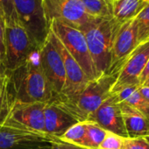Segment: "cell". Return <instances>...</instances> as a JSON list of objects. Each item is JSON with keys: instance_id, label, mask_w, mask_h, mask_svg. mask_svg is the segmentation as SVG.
Wrapping results in <instances>:
<instances>
[{"instance_id": "34", "label": "cell", "mask_w": 149, "mask_h": 149, "mask_svg": "<svg viewBox=\"0 0 149 149\" xmlns=\"http://www.w3.org/2000/svg\"><path fill=\"white\" fill-rule=\"evenodd\" d=\"M146 3H149V0H146Z\"/></svg>"}, {"instance_id": "21", "label": "cell", "mask_w": 149, "mask_h": 149, "mask_svg": "<svg viewBox=\"0 0 149 149\" xmlns=\"http://www.w3.org/2000/svg\"><path fill=\"white\" fill-rule=\"evenodd\" d=\"M107 132L91 121H86V132L81 146L88 149H98Z\"/></svg>"}, {"instance_id": "27", "label": "cell", "mask_w": 149, "mask_h": 149, "mask_svg": "<svg viewBox=\"0 0 149 149\" xmlns=\"http://www.w3.org/2000/svg\"><path fill=\"white\" fill-rule=\"evenodd\" d=\"M0 68L6 69V41H5V21L0 19Z\"/></svg>"}, {"instance_id": "1", "label": "cell", "mask_w": 149, "mask_h": 149, "mask_svg": "<svg viewBox=\"0 0 149 149\" xmlns=\"http://www.w3.org/2000/svg\"><path fill=\"white\" fill-rule=\"evenodd\" d=\"M117 74H104L91 80L79 92L59 96L51 102L77 122L89 121L91 115L111 96Z\"/></svg>"}, {"instance_id": "10", "label": "cell", "mask_w": 149, "mask_h": 149, "mask_svg": "<svg viewBox=\"0 0 149 149\" xmlns=\"http://www.w3.org/2000/svg\"><path fill=\"white\" fill-rule=\"evenodd\" d=\"M149 59V40L141 42L122 63L111 89L114 93L123 87L139 85V79Z\"/></svg>"}, {"instance_id": "23", "label": "cell", "mask_w": 149, "mask_h": 149, "mask_svg": "<svg viewBox=\"0 0 149 149\" xmlns=\"http://www.w3.org/2000/svg\"><path fill=\"white\" fill-rule=\"evenodd\" d=\"M137 22L138 41L140 44L149 40V3L135 18Z\"/></svg>"}, {"instance_id": "8", "label": "cell", "mask_w": 149, "mask_h": 149, "mask_svg": "<svg viewBox=\"0 0 149 149\" xmlns=\"http://www.w3.org/2000/svg\"><path fill=\"white\" fill-rule=\"evenodd\" d=\"M46 104H14L3 126L49 137L45 132L44 125V108Z\"/></svg>"}, {"instance_id": "14", "label": "cell", "mask_w": 149, "mask_h": 149, "mask_svg": "<svg viewBox=\"0 0 149 149\" xmlns=\"http://www.w3.org/2000/svg\"><path fill=\"white\" fill-rule=\"evenodd\" d=\"M89 121L96 123L106 132L115 133L125 139L128 138L119 102L114 94H111L91 115Z\"/></svg>"}, {"instance_id": "7", "label": "cell", "mask_w": 149, "mask_h": 149, "mask_svg": "<svg viewBox=\"0 0 149 149\" xmlns=\"http://www.w3.org/2000/svg\"><path fill=\"white\" fill-rule=\"evenodd\" d=\"M6 69L11 72L20 66L37 48L21 24L5 25Z\"/></svg>"}, {"instance_id": "36", "label": "cell", "mask_w": 149, "mask_h": 149, "mask_svg": "<svg viewBox=\"0 0 149 149\" xmlns=\"http://www.w3.org/2000/svg\"><path fill=\"white\" fill-rule=\"evenodd\" d=\"M111 2H113V0H111Z\"/></svg>"}, {"instance_id": "30", "label": "cell", "mask_w": 149, "mask_h": 149, "mask_svg": "<svg viewBox=\"0 0 149 149\" xmlns=\"http://www.w3.org/2000/svg\"><path fill=\"white\" fill-rule=\"evenodd\" d=\"M138 90L140 93V95L149 102V87L144 86V85H139L138 87Z\"/></svg>"}, {"instance_id": "6", "label": "cell", "mask_w": 149, "mask_h": 149, "mask_svg": "<svg viewBox=\"0 0 149 149\" xmlns=\"http://www.w3.org/2000/svg\"><path fill=\"white\" fill-rule=\"evenodd\" d=\"M13 3L19 23L34 46L40 48L49 32L43 15L42 0H13Z\"/></svg>"}, {"instance_id": "11", "label": "cell", "mask_w": 149, "mask_h": 149, "mask_svg": "<svg viewBox=\"0 0 149 149\" xmlns=\"http://www.w3.org/2000/svg\"><path fill=\"white\" fill-rule=\"evenodd\" d=\"M139 44L136 19L122 22L114 37L111 66L107 74H117L124 61Z\"/></svg>"}, {"instance_id": "31", "label": "cell", "mask_w": 149, "mask_h": 149, "mask_svg": "<svg viewBox=\"0 0 149 149\" xmlns=\"http://www.w3.org/2000/svg\"><path fill=\"white\" fill-rule=\"evenodd\" d=\"M141 85H144V86H147V87H149V76L146 78V80L144 81V83H143Z\"/></svg>"}, {"instance_id": "3", "label": "cell", "mask_w": 149, "mask_h": 149, "mask_svg": "<svg viewBox=\"0 0 149 149\" xmlns=\"http://www.w3.org/2000/svg\"><path fill=\"white\" fill-rule=\"evenodd\" d=\"M121 23L114 18H97L81 29L86 39L97 77L107 74L110 68L113 40Z\"/></svg>"}, {"instance_id": "19", "label": "cell", "mask_w": 149, "mask_h": 149, "mask_svg": "<svg viewBox=\"0 0 149 149\" xmlns=\"http://www.w3.org/2000/svg\"><path fill=\"white\" fill-rule=\"evenodd\" d=\"M146 0H115L113 1V18L125 22L135 19L146 6Z\"/></svg>"}, {"instance_id": "37", "label": "cell", "mask_w": 149, "mask_h": 149, "mask_svg": "<svg viewBox=\"0 0 149 149\" xmlns=\"http://www.w3.org/2000/svg\"><path fill=\"white\" fill-rule=\"evenodd\" d=\"M113 1H115V0H113Z\"/></svg>"}, {"instance_id": "9", "label": "cell", "mask_w": 149, "mask_h": 149, "mask_svg": "<svg viewBox=\"0 0 149 149\" xmlns=\"http://www.w3.org/2000/svg\"><path fill=\"white\" fill-rule=\"evenodd\" d=\"M39 56L42 71L54 99L63 91L66 83V74L62 59L48 36L39 48Z\"/></svg>"}, {"instance_id": "16", "label": "cell", "mask_w": 149, "mask_h": 149, "mask_svg": "<svg viewBox=\"0 0 149 149\" xmlns=\"http://www.w3.org/2000/svg\"><path fill=\"white\" fill-rule=\"evenodd\" d=\"M125 131L129 139L143 138L149 133V118L129 104L119 103Z\"/></svg>"}, {"instance_id": "26", "label": "cell", "mask_w": 149, "mask_h": 149, "mask_svg": "<svg viewBox=\"0 0 149 149\" xmlns=\"http://www.w3.org/2000/svg\"><path fill=\"white\" fill-rule=\"evenodd\" d=\"M123 149H149V142L143 138L125 139Z\"/></svg>"}, {"instance_id": "28", "label": "cell", "mask_w": 149, "mask_h": 149, "mask_svg": "<svg viewBox=\"0 0 149 149\" xmlns=\"http://www.w3.org/2000/svg\"><path fill=\"white\" fill-rule=\"evenodd\" d=\"M50 149H88V148H85L84 146H77V145L63 142V141L57 139L51 143Z\"/></svg>"}, {"instance_id": "12", "label": "cell", "mask_w": 149, "mask_h": 149, "mask_svg": "<svg viewBox=\"0 0 149 149\" xmlns=\"http://www.w3.org/2000/svg\"><path fill=\"white\" fill-rule=\"evenodd\" d=\"M47 36L56 50L59 52L65 68L66 83L63 91L60 96H68L79 92L87 85L91 80L87 77L77 61L72 57V55L68 52L61 40L51 30H49Z\"/></svg>"}, {"instance_id": "29", "label": "cell", "mask_w": 149, "mask_h": 149, "mask_svg": "<svg viewBox=\"0 0 149 149\" xmlns=\"http://www.w3.org/2000/svg\"><path fill=\"white\" fill-rule=\"evenodd\" d=\"M148 76H149V59H148V61H147V63H146V67H145V68H144V70H143V72L141 74L139 79V85H141L144 83V81L146 80V78Z\"/></svg>"}, {"instance_id": "25", "label": "cell", "mask_w": 149, "mask_h": 149, "mask_svg": "<svg viewBox=\"0 0 149 149\" xmlns=\"http://www.w3.org/2000/svg\"><path fill=\"white\" fill-rule=\"evenodd\" d=\"M125 139L115 133L107 132L105 138L99 146L98 149H123Z\"/></svg>"}, {"instance_id": "4", "label": "cell", "mask_w": 149, "mask_h": 149, "mask_svg": "<svg viewBox=\"0 0 149 149\" xmlns=\"http://www.w3.org/2000/svg\"><path fill=\"white\" fill-rule=\"evenodd\" d=\"M48 27L61 40L72 57L77 61L87 77L90 80L97 78L94 64L84 33L79 29L56 20L51 21Z\"/></svg>"}, {"instance_id": "18", "label": "cell", "mask_w": 149, "mask_h": 149, "mask_svg": "<svg viewBox=\"0 0 149 149\" xmlns=\"http://www.w3.org/2000/svg\"><path fill=\"white\" fill-rule=\"evenodd\" d=\"M15 104L10 73L0 74V127L3 126Z\"/></svg>"}, {"instance_id": "17", "label": "cell", "mask_w": 149, "mask_h": 149, "mask_svg": "<svg viewBox=\"0 0 149 149\" xmlns=\"http://www.w3.org/2000/svg\"><path fill=\"white\" fill-rule=\"evenodd\" d=\"M139 86V85L125 86L111 94H114L117 97L119 103L124 102L129 104L145 117L149 118V102L140 95L138 90Z\"/></svg>"}, {"instance_id": "32", "label": "cell", "mask_w": 149, "mask_h": 149, "mask_svg": "<svg viewBox=\"0 0 149 149\" xmlns=\"http://www.w3.org/2000/svg\"><path fill=\"white\" fill-rule=\"evenodd\" d=\"M143 139H145L147 142H149V133L146 135V136H145V137H143Z\"/></svg>"}, {"instance_id": "13", "label": "cell", "mask_w": 149, "mask_h": 149, "mask_svg": "<svg viewBox=\"0 0 149 149\" xmlns=\"http://www.w3.org/2000/svg\"><path fill=\"white\" fill-rule=\"evenodd\" d=\"M52 138L17 129L0 127V149H50Z\"/></svg>"}, {"instance_id": "20", "label": "cell", "mask_w": 149, "mask_h": 149, "mask_svg": "<svg viewBox=\"0 0 149 149\" xmlns=\"http://www.w3.org/2000/svg\"><path fill=\"white\" fill-rule=\"evenodd\" d=\"M86 12L92 17L113 18V5L111 0H80Z\"/></svg>"}, {"instance_id": "15", "label": "cell", "mask_w": 149, "mask_h": 149, "mask_svg": "<svg viewBox=\"0 0 149 149\" xmlns=\"http://www.w3.org/2000/svg\"><path fill=\"white\" fill-rule=\"evenodd\" d=\"M76 123V120L54 103L48 102L46 104L44 108V125L45 132L49 137L58 139Z\"/></svg>"}, {"instance_id": "2", "label": "cell", "mask_w": 149, "mask_h": 149, "mask_svg": "<svg viewBox=\"0 0 149 149\" xmlns=\"http://www.w3.org/2000/svg\"><path fill=\"white\" fill-rule=\"evenodd\" d=\"M9 73L15 104L52 101L53 96L40 66L39 49Z\"/></svg>"}, {"instance_id": "5", "label": "cell", "mask_w": 149, "mask_h": 149, "mask_svg": "<svg viewBox=\"0 0 149 149\" xmlns=\"http://www.w3.org/2000/svg\"><path fill=\"white\" fill-rule=\"evenodd\" d=\"M42 11L47 27L56 20L81 30L97 19L86 12L80 0H42Z\"/></svg>"}, {"instance_id": "22", "label": "cell", "mask_w": 149, "mask_h": 149, "mask_svg": "<svg viewBox=\"0 0 149 149\" xmlns=\"http://www.w3.org/2000/svg\"><path fill=\"white\" fill-rule=\"evenodd\" d=\"M86 132V121L77 122L69 127L58 139L63 142L81 146Z\"/></svg>"}, {"instance_id": "33", "label": "cell", "mask_w": 149, "mask_h": 149, "mask_svg": "<svg viewBox=\"0 0 149 149\" xmlns=\"http://www.w3.org/2000/svg\"><path fill=\"white\" fill-rule=\"evenodd\" d=\"M6 70L0 68V74H4V73H6Z\"/></svg>"}, {"instance_id": "24", "label": "cell", "mask_w": 149, "mask_h": 149, "mask_svg": "<svg viewBox=\"0 0 149 149\" xmlns=\"http://www.w3.org/2000/svg\"><path fill=\"white\" fill-rule=\"evenodd\" d=\"M0 15L6 26L20 24L13 0H0Z\"/></svg>"}, {"instance_id": "35", "label": "cell", "mask_w": 149, "mask_h": 149, "mask_svg": "<svg viewBox=\"0 0 149 149\" xmlns=\"http://www.w3.org/2000/svg\"><path fill=\"white\" fill-rule=\"evenodd\" d=\"M0 19H2V17H1V15H0Z\"/></svg>"}]
</instances>
